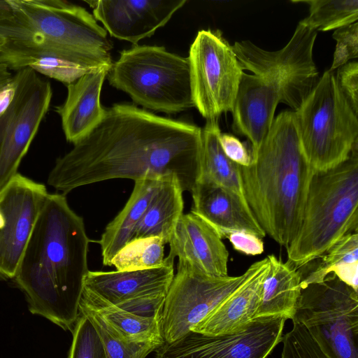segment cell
<instances>
[{"mask_svg":"<svg viewBox=\"0 0 358 358\" xmlns=\"http://www.w3.org/2000/svg\"><path fill=\"white\" fill-rule=\"evenodd\" d=\"M201 129L129 103L106 108L101 122L59 157L49 185L66 194L108 180L176 177L191 192L201 169Z\"/></svg>","mask_w":358,"mask_h":358,"instance_id":"cell-1","label":"cell"},{"mask_svg":"<svg viewBox=\"0 0 358 358\" xmlns=\"http://www.w3.org/2000/svg\"><path fill=\"white\" fill-rule=\"evenodd\" d=\"M90 242L66 195L48 194L13 278L29 311L65 331L79 315Z\"/></svg>","mask_w":358,"mask_h":358,"instance_id":"cell-2","label":"cell"},{"mask_svg":"<svg viewBox=\"0 0 358 358\" xmlns=\"http://www.w3.org/2000/svg\"><path fill=\"white\" fill-rule=\"evenodd\" d=\"M251 154L250 165L240 166L245 200L266 234L287 248L299 228L314 173L301 148L294 112L280 113Z\"/></svg>","mask_w":358,"mask_h":358,"instance_id":"cell-3","label":"cell"},{"mask_svg":"<svg viewBox=\"0 0 358 358\" xmlns=\"http://www.w3.org/2000/svg\"><path fill=\"white\" fill-rule=\"evenodd\" d=\"M13 16L0 22L6 45L48 54L93 70L111 68L113 43L84 8L61 0H8Z\"/></svg>","mask_w":358,"mask_h":358,"instance_id":"cell-4","label":"cell"},{"mask_svg":"<svg viewBox=\"0 0 358 358\" xmlns=\"http://www.w3.org/2000/svg\"><path fill=\"white\" fill-rule=\"evenodd\" d=\"M358 227V142L349 157L314 171L299 228L286 248L287 262L299 268L327 252Z\"/></svg>","mask_w":358,"mask_h":358,"instance_id":"cell-5","label":"cell"},{"mask_svg":"<svg viewBox=\"0 0 358 358\" xmlns=\"http://www.w3.org/2000/svg\"><path fill=\"white\" fill-rule=\"evenodd\" d=\"M107 76L110 85L145 108L175 114L194 107L188 57L163 46L122 50Z\"/></svg>","mask_w":358,"mask_h":358,"instance_id":"cell-6","label":"cell"},{"mask_svg":"<svg viewBox=\"0 0 358 358\" xmlns=\"http://www.w3.org/2000/svg\"><path fill=\"white\" fill-rule=\"evenodd\" d=\"M294 112L303 152L314 171L349 157L358 142V115L338 90L334 72L325 71Z\"/></svg>","mask_w":358,"mask_h":358,"instance_id":"cell-7","label":"cell"},{"mask_svg":"<svg viewBox=\"0 0 358 358\" xmlns=\"http://www.w3.org/2000/svg\"><path fill=\"white\" fill-rule=\"evenodd\" d=\"M292 320L303 324L330 358H358L357 291L334 273L301 287Z\"/></svg>","mask_w":358,"mask_h":358,"instance_id":"cell-8","label":"cell"},{"mask_svg":"<svg viewBox=\"0 0 358 358\" xmlns=\"http://www.w3.org/2000/svg\"><path fill=\"white\" fill-rule=\"evenodd\" d=\"M316 37V31L299 23L279 50H266L249 40L237 41L232 48L243 70L272 83L280 93L281 102L296 111L319 80L313 57Z\"/></svg>","mask_w":358,"mask_h":358,"instance_id":"cell-9","label":"cell"},{"mask_svg":"<svg viewBox=\"0 0 358 358\" xmlns=\"http://www.w3.org/2000/svg\"><path fill=\"white\" fill-rule=\"evenodd\" d=\"M187 57L194 107L206 120L231 111L243 70L222 33L199 31Z\"/></svg>","mask_w":358,"mask_h":358,"instance_id":"cell-10","label":"cell"},{"mask_svg":"<svg viewBox=\"0 0 358 358\" xmlns=\"http://www.w3.org/2000/svg\"><path fill=\"white\" fill-rule=\"evenodd\" d=\"M255 262L241 275L214 277L178 264L166 295L161 315L165 343L173 342L189 332L216 306L240 287L257 270Z\"/></svg>","mask_w":358,"mask_h":358,"instance_id":"cell-11","label":"cell"},{"mask_svg":"<svg viewBox=\"0 0 358 358\" xmlns=\"http://www.w3.org/2000/svg\"><path fill=\"white\" fill-rule=\"evenodd\" d=\"M14 98L0 116V190L17 173L50 106V83L30 68L17 70Z\"/></svg>","mask_w":358,"mask_h":358,"instance_id":"cell-12","label":"cell"},{"mask_svg":"<svg viewBox=\"0 0 358 358\" xmlns=\"http://www.w3.org/2000/svg\"><path fill=\"white\" fill-rule=\"evenodd\" d=\"M283 316L254 318L242 331L207 335L190 331L157 348L156 358H267L282 341Z\"/></svg>","mask_w":358,"mask_h":358,"instance_id":"cell-13","label":"cell"},{"mask_svg":"<svg viewBox=\"0 0 358 358\" xmlns=\"http://www.w3.org/2000/svg\"><path fill=\"white\" fill-rule=\"evenodd\" d=\"M48 194L18 173L0 190V280L14 278Z\"/></svg>","mask_w":358,"mask_h":358,"instance_id":"cell-14","label":"cell"},{"mask_svg":"<svg viewBox=\"0 0 358 358\" xmlns=\"http://www.w3.org/2000/svg\"><path fill=\"white\" fill-rule=\"evenodd\" d=\"M136 271H89L83 287L111 304L143 316L162 315L166 295L174 276L173 262Z\"/></svg>","mask_w":358,"mask_h":358,"instance_id":"cell-15","label":"cell"},{"mask_svg":"<svg viewBox=\"0 0 358 358\" xmlns=\"http://www.w3.org/2000/svg\"><path fill=\"white\" fill-rule=\"evenodd\" d=\"M109 34L134 45L164 27L186 0L86 1Z\"/></svg>","mask_w":358,"mask_h":358,"instance_id":"cell-16","label":"cell"},{"mask_svg":"<svg viewBox=\"0 0 358 358\" xmlns=\"http://www.w3.org/2000/svg\"><path fill=\"white\" fill-rule=\"evenodd\" d=\"M165 259L214 277L228 275L229 252L210 224L192 213L183 214L169 242Z\"/></svg>","mask_w":358,"mask_h":358,"instance_id":"cell-17","label":"cell"},{"mask_svg":"<svg viewBox=\"0 0 358 358\" xmlns=\"http://www.w3.org/2000/svg\"><path fill=\"white\" fill-rule=\"evenodd\" d=\"M280 93L272 83L243 72L231 109L232 128L247 137L251 151L258 150L270 131Z\"/></svg>","mask_w":358,"mask_h":358,"instance_id":"cell-18","label":"cell"},{"mask_svg":"<svg viewBox=\"0 0 358 358\" xmlns=\"http://www.w3.org/2000/svg\"><path fill=\"white\" fill-rule=\"evenodd\" d=\"M191 193V213L210 224L222 238L234 231L265 237L266 233L248 203L231 192L214 184L197 182Z\"/></svg>","mask_w":358,"mask_h":358,"instance_id":"cell-19","label":"cell"},{"mask_svg":"<svg viewBox=\"0 0 358 358\" xmlns=\"http://www.w3.org/2000/svg\"><path fill=\"white\" fill-rule=\"evenodd\" d=\"M110 68L92 70L67 85L64 102L55 110L61 118L67 141L76 143L102 120L106 108L100 103L101 88Z\"/></svg>","mask_w":358,"mask_h":358,"instance_id":"cell-20","label":"cell"},{"mask_svg":"<svg viewBox=\"0 0 358 358\" xmlns=\"http://www.w3.org/2000/svg\"><path fill=\"white\" fill-rule=\"evenodd\" d=\"M268 268L266 257L261 260L259 268L248 280L216 306L191 331L221 335L243 330L255 318Z\"/></svg>","mask_w":358,"mask_h":358,"instance_id":"cell-21","label":"cell"},{"mask_svg":"<svg viewBox=\"0 0 358 358\" xmlns=\"http://www.w3.org/2000/svg\"><path fill=\"white\" fill-rule=\"evenodd\" d=\"M162 180L143 178L134 181V187L127 202L106 225L98 242L103 265L111 266L112 260L117 252L132 241L136 229Z\"/></svg>","mask_w":358,"mask_h":358,"instance_id":"cell-22","label":"cell"},{"mask_svg":"<svg viewBox=\"0 0 358 358\" xmlns=\"http://www.w3.org/2000/svg\"><path fill=\"white\" fill-rule=\"evenodd\" d=\"M79 311L88 312L99 318L109 331L126 342L139 343L164 340L161 315L143 317L117 307L83 287Z\"/></svg>","mask_w":358,"mask_h":358,"instance_id":"cell-23","label":"cell"},{"mask_svg":"<svg viewBox=\"0 0 358 358\" xmlns=\"http://www.w3.org/2000/svg\"><path fill=\"white\" fill-rule=\"evenodd\" d=\"M267 258L269 268L255 318L283 316L292 320L301 293L300 273L297 268L273 255Z\"/></svg>","mask_w":358,"mask_h":358,"instance_id":"cell-24","label":"cell"},{"mask_svg":"<svg viewBox=\"0 0 358 358\" xmlns=\"http://www.w3.org/2000/svg\"><path fill=\"white\" fill-rule=\"evenodd\" d=\"M183 190L176 177L162 179L140 221L133 239L159 237L169 243L183 215Z\"/></svg>","mask_w":358,"mask_h":358,"instance_id":"cell-25","label":"cell"},{"mask_svg":"<svg viewBox=\"0 0 358 358\" xmlns=\"http://www.w3.org/2000/svg\"><path fill=\"white\" fill-rule=\"evenodd\" d=\"M297 269L301 276V287L321 282L334 273L358 291L357 231L345 235L324 254Z\"/></svg>","mask_w":358,"mask_h":358,"instance_id":"cell-26","label":"cell"},{"mask_svg":"<svg viewBox=\"0 0 358 358\" xmlns=\"http://www.w3.org/2000/svg\"><path fill=\"white\" fill-rule=\"evenodd\" d=\"M218 118L206 120L201 129V169L198 182H208L226 189L247 203L240 166L229 159L220 143Z\"/></svg>","mask_w":358,"mask_h":358,"instance_id":"cell-27","label":"cell"},{"mask_svg":"<svg viewBox=\"0 0 358 358\" xmlns=\"http://www.w3.org/2000/svg\"><path fill=\"white\" fill-rule=\"evenodd\" d=\"M0 62L9 69L30 68L66 85L92 71L48 54L29 51L6 45L0 53ZM94 70V69H93Z\"/></svg>","mask_w":358,"mask_h":358,"instance_id":"cell-28","label":"cell"},{"mask_svg":"<svg viewBox=\"0 0 358 358\" xmlns=\"http://www.w3.org/2000/svg\"><path fill=\"white\" fill-rule=\"evenodd\" d=\"M292 2L308 6V16L299 23L316 31L336 30L357 22V0H301Z\"/></svg>","mask_w":358,"mask_h":358,"instance_id":"cell-29","label":"cell"},{"mask_svg":"<svg viewBox=\"0 0 358 358\" xmlns=\"http://www.w3.org/2000/svg\"><path fill=\"white\" fill-rule=\"evenodd\" d=\"M159 237L134 239L113 259L117 271H136L157 268L165 263L164 245Z\"/></svg>","mask_w":358,"mask_h":358,"instance_id":"cell-30","label":"cell"},{"mask_svg":"<svg viewBox=\"0 0 358 358\" xmlns=\"http://www.w3.org/2000/svg\"><path fill=\"white\" fill-rule=\"evenodd\" d=\"M94 327L103 347L106 358H145L161 346L164 340H151L139 343L126 342L113 335L98 317L88 312L79 311Z\"/></svg>","mask_w":358,"mask_h":358,"instance_id":"cell-31","label":"cell"},{"mask_svg":"<svg viewBox=\"0 0 358 358\" xmlns=\"http://www.w3.org/2000/svg\"><path fill=\"white\" fill-rule=\"evenodd\" d=\"M68 358H106L101 341L92 322L79 313L72 330Z\"/></svg>","mask_w":358,"mask_h":358,"instance_id":"cell-32","label":"cell"},{"mask_svg":"<svg viewBox=\"0 0 358 358\" xmlns=\"http://www.w3.org/2000/svg\"><path fill=\"white\" fill-rule=\"evenodd\" d=\"M292 323V329L281 341V358H330L303 324Z\"/></svg>","mask_w":358,"mask_h":358,"instance_id":"cell-33","label":"cell"},{"mask_svg":"<svg viewBox=\"0 0 358 358\" xmlns=\"http://www.w3.org/2000/svg\"><path fill=\"white\" fill-rule=\"evenodd\" d=\"M336 41V49L331 67L329 71L333 72L350 59L358 57V22L340 27L333 34Z\"/></svg>","mask_w":358,"mask_h":358,"instance_id":"cell-34","label":"cell"},{"mask_svg":"<svg viewBox=\"0 0 358 358\" xmlns=\"http://www.w3.org/2000/svg\"><path fill=\"white\" fill-rule=\"evenodd\" d=\"M337 87L356 115H358V63L350 62L337 69Z\"/></svg>","mask_w":358,"mask_h":358,"instance_id":"cell-35","label":"cell"},{"mask_svg":"<svg viewBox=\"0 0 358 358\" xmlns=\"http://www.w3.org/2000/svg\"><path fill=\"white\" fill-rule=\"evenodd\" d=\"M220 143L226 156L234 163L241 166H248L252 162L251 146L248 148L245 143L233 135L220 133Z\"/></svg>","mask_w":358,"mask_h":358,"instance_id":"cell-36","label":"cell"},{"mask_svg":"<svg viewBox=\"0 0 358 358\" xmlns=\"http://www.w3.org/2000/svg\"><path fill=\"white\" fill-rule=\"evenodd\" d=\"M227 238L236 250L247 255H261L264 250L262 238L251 233L234 231L230 233Z\"/></svg>","mask_w":358,"mask_h":358,"instance_id":"cell-37","label":"cell"},{"mask_svg":"<svg viewBox=\"0 0 358 358\" xmlns=\"http://www.w3.org/2000/svg\"><path fill=\"white\" fill-rule=\"evenodd\" d=\"M17 83L14 75L11 80L0 90V116L8 109L15 96Z\"/></svg>","mask_w":358,"mask_h":358,"instance_id":"cell-38","label":"cell"},{"mask_svg":"<svg viewBox=\"0 0 358 358\" xmlns=\"http://www.w3.org/2000/svg\"><path fill=\"white\" fill-rule=\"evenodd\" d=\"M9 70L5 64L0 62V90L8 83L13 78V75Z\"/></svg>","mask_w":358,"mask_h":358,"instance_id":"cell-39","label":"cell"},{"mask_svg":"<svg viewBox=\"0 0 358 358\" xmlns=\"http://www.w3.org/2000/svg\"><path fill=\"white\" fill-rule=\"evenodd\" d=\"M13 16V10L8 0H0V22Z\"/></svg>","mask_w":358,"mask_h":358,"instance_id":"cell-40","label":"cell"},{"mask_svg":"<svg viewBox=\"0 0 358 358\" xmlns=\"http://www.w3.org/2000/svg\"><path fill=\"white\" fill-rule=\"evenodd\" d=\"M6 43V39L1 34H0V53L1 52Z\"/></svg>","mask_w":358,"mask_h":358,"instance_id":"cell-41","label":"cell"}]
</instances>
